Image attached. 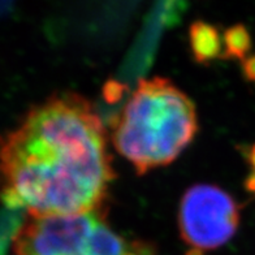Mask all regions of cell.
Returning <instances> with one entry per match:
<instances>
[{"label": "cell", "mask_w": 255, "mask_h": 255, "mask_svg": "<svg viewBox=\"0 0 255 255\" xmlns=\"http://www.w3.org/2000/svg\"><path fill=\"white\" fill-rule=\"evenodd\" d=\"M114 178L103 121L73 93L31 110L0 144L1 199L31 218L101 210Z\"/></svg>", "instance_id": "6da1fadb"}, {"label": "cell", "mask_w": 255, "mask_h": 255, "mask_svg": "<svg viewBox=\"0 0 255 255\" xmlns=\"http://www.w3.org/2000/svg\"><path fill=\"white\" fill-rule=\"evenodd\" d=\"M115 148L138 175L180 156L198 131L194 103L163 77L142 78L112 120Z\"/></svg>", "instance_id": "7a4b0ae2"}, {"label": "cell", "mask_w": 255, "mask_h": 255, "mask_svg": "<svg viewBox=\"0 0 255 255\" xmlns=\"http://www.w3.org/2000/svg\"><path fill=\"white\" fill-rule=\"evenodd\" d=\"M241 206L216 185L198 184L182 195L178 228L188 255H205L225 245L241 222Z\"/></svg>", "instance_id": "3957f363"}, {"label": "cell", "mask_w": 255, "mask_h": 255, "mask_svg": "<svg viewBox=\"0 0 255 255\" xmlns=\"http://www.w3.org/2000/svg\"><path fill=\"white\" fill-rule=\"evenodd\" d=\"M189 42L195 63L210 64L223 56V38L215 25L194 21L189 27Z\"/></svg>", "instance_id": "277c9868"}, {"label": "cell", "mask_w": 255, "mask_h": 255, "mask_svg": "<svg viewBox=\"0 0 255 255\" xmlns=\"http://www.w3.org/2000/svg\"><path fill=\"white\" fill-rule=\"evenodd\" d=\"M252 34L244 24L228 27L223 34V56L225 60H244L252 50Z\"/></svg>", "instance_id": "5b68a950"}, {"label": "cell", "mask_w": 255, "mask_h": 255, "mask_svg": "<svg viewBox=\"0 0 255 255\" xmlns=\"http://www.w3.org/2000/svg\"><path fill=\"white\" fill-rule=\"evenodd\" d=\"M242 74L246 81L255 84V54L249 55L241 61Z\"/></svg>", "instance_id": "8992f818"}, {"label": "cell", "mask_w": 255, "mask_h": 255, "mask_svg": "<svg viewBox=\"0 0 255 255\" xmlns=\"http://www.w3.org/2000/svg\"><path fill=\"white\" fill-rule=\"evenodd\" d=\"M104 94H106V99L112 103V102L120 99L121 94H123V88L120 86V84L111 81V82H108L107 88L104 89Z\"/></svg>", "instance_id": "52a82bcc"}, {"label": "cell", "mask_w": 255, "mask_h": 255, "mask_svg": "<svg viewBox=\"0 0 255 255\" xmlns=\"http://www.w3.org/2000/svg\"><path fill=\"white\" fill-rule=\"evenodd\" d=\"M244 186H245V189L249 193H254L255 194V169H252V172L245 178Z\"/></svg>", "instance_id": "ba28073f"}, {"label": "cell", "mask_w": 255, "mask_h": 255, "mask_svg": "<svg viewBox=\"0 0 255 255\" xmlns=\"http://www.w3.org/2000/svg\"><path fill=\"white\" fill-rule=\"evenodd\" d=\"M245 156L249 164L252 165V169H255V143L248 147V150L245 151Z\"/></svg>", "instance_id": "9c48e42d"}]
</instances>
